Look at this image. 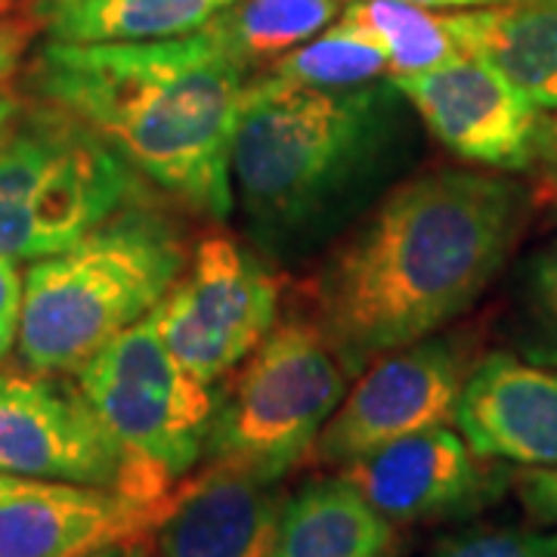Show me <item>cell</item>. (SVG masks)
Wrapping results in <instances>:
<instances>
[{
	"instance_id": "obj_1",
	"label": "cell",
	"mask_w": 557,
	"mask_h": 557,
	"mask_svg": "<svg viewBox=\"0 0 557 557\" xmlns=\"http://www.w3.org/2000/svg\"><path fill=\"white\" fill-rule=\"evenodd\" d=\"M527 211L530 189L493 171L399 180L329 245L307 313L357 379L468 313L511 258Z\"/></svg>"
},
{
	"instance_id": "obj_2",
	"label": "cell",
	"mask_w": 557,
	"mask_h": 557,
	"mask_svg": "<svg viewBox=\"0 0 557 557\" xmlns=\"http://www.w3.org/2000/svg\"><path fill=\"white\" fill-rule=\"evenodd\" d=\"M421 134L394 78L319 90L278 75L245 87L233 143V201L273 263L329 248L416 161Z\"/></svg>"
},
{
	"instance_id": "obj_3",
	"label": "cell",
	"mask_w": 557,
	"mask_h": 557,
	"mask_svg": "<svg viewBox=\"0 0 557 557\" xmlns=\"http://www.w3.org/2000/svg\"><path fill=\"white\" fill-rule=\"evenodd\" d=\"M248 65L211 22L164 40H47L28 87L186 208L233 214V143Z\"/></svg>"
},
{
	"instance_id": "obj_4",
	"label": "cell",
	"mask_w": 557,
	"mask_h": 557,
	"mask_svg": "<svg viewBox=\"0 0 557 557\" xmlns=\"http://www.w3.org/2000/svg\"><path fill=\"white\" fill-rule=\"evenodd\" d=\"M180 226L152 205H127L22 282L16 350L40 375H78L109 341L146 319L189 267Z\"/></svg>"
},
{
	"instance_id": "obj_5",
	"label": "cell",
	"mask_w": 557,
	"mask_h": 557,
	"mask_svg": "<svg viewBox=\"0 0 557 557\" xmlns=\"http://www.w3.org/2000/svg\"><path fill=\"white\" fill-rule=\"evenodd\" d=\"M139 174L78 119L38 100L0 143V255L40 260L139 199Z\"/></svg>"
},
{
	"instance_id": "obj_6",
	"label": "cell",
	"mask_w": 557,
	"mask_h": 557,
	"mask_svg": "<svg viewBox=\"0 0 557 557\" xmlns=\"http://www.w3.org/2000/svg\"><path fill=\"white\" fill-rule=\"evenodd\" d=\"M78 387L124 456L121 493L164 502L205 458L218 397L164 347L152 313L87 359Z\"/></svg>"
},
{
	"instance_id": "obj_7",
	"label": "cell",
	"mask_w": 557,
	"mask_h": 557,
	"mask_svg": "<svg viewBox=\"0 0 557 557\" xmlns=\"http://www.w3.org/2000/svg\"><path fill=\"white\" fill-rule=\"evenodd\" d=\"M350 379L317 319L307 310L285 313L226 381L205 456L263 480H282L310 458Z\"/></svg>"
},
{
	"instance_id": "obj_8",
	"label": "cell",
	"mask_w": 557,
	"mask_h": 557,
	"mask_svg": "<svg viewBox=\"0 0 557 557\" xmlns=\"http://www.w3.org/2000/svg\"><path fill=\"white\" fill-rule=\"evenodd\" d=\"M282 285L263 255L214 233L152 310L164 347L205 384L236 372L278 322Z\"/></svg>"
},
{
	"instance_id": "obj_9",
	"label": "cell",
	"mask_w": 557,
	"mask_h": 557,
	"mask_svg": "<svg viewBox=\"0 0 557 557\" xmlns=\"http://www.w3.org/2000/svg\"><path fill=\"white\" fill-rule=\"evenodd\" d=\"M468 372V354L440 335L372 359L319 431L310 458L344 468L387 443L456 424Z\"/></svg>"
},
{
	"instance_id": "obj_10",
	"label": "cell",
	"mask_w": 557,
	"mask_h": 557,
	"mask_svg": "<svg viewBox=\"0 0 557 557\" xmlns=\"http://www.w3.org/2000/svg\"><path fill=\"white\" fill-rule=\"evenodd\" d=\"M394 84L456 159L505 174L536 168L545 115L490 65L461 53L431 72L397 75Z\"/></svg>"
},
{
	"instance_id": "obj_11",
	"label": "cell",
	"mask_w": 557,
	"mask_h": 557,
	"mask_svg": "<svg viewBox=\"0 0 557 557\" xmlns=\"http://www.w3.org/2000/svg\"><path fill=\"white\" fill-rule=\"evenodd\" d=\"M124 468L78 381L0 369V471L121 490Z\"/></svg>"
},
{
	"instance_id": "obj_12",
	"label": "cell",
	"mask_w": 557,
	"mask_h": 557,
	"mask_svg": "<svg viewBox=\"0 0 557 557\" xmlns=\"http://www.w3.org/2000/svg\"><path fill=\"white\" fill-rule=\"evenodd\" d=\"M168 502L121 490L0 471V557H81L112 545H146Z\"/></svg>"
},
{
	"instance_id": "obj_13",
	"label": "cell",
	"mask_w": 557,
	"mask_h": 557,
	"mask_svg": "<svg viewBox=\"0 0 557 557\" xmlns=\"http://www.w3.org/2000/svg\"><path fill=\"white\" fill-rule=\"evenodd\" d=\"M366 502L391 523L465 518L498 493L502 474L449 424L381 446L341 468Z\"/></svg>"
},
{
	"instance_id": "obj_14",
	"label": "cell",
	"mask_w": 557,
	"mask_h": 557,
	"mask_svg": "<svg viewBox=\"0 0 557 557\" xmlns=\"http://www.w3.org/2000/svg\"><path fill=\"white\" fill-rule=\"evenodd\" d=\"M285 502L278 480L208 461L196 478L174 486L152 533L156 552L159 557H273Z\"/></svg>"
},
{
	"instance_id": "obj_15",
	"label": "cell",
	"mask_w": 557,
	"mask_h": 557,
	"mask_svg": "<svg viewBox=\"0 0 557 557\" xmlns=\"http://www.w3.org/2000/svg\"><path fill=\"white\" fill-rule=\"evenodd\" d=\"M456 428L490 461L557 468V366L483 357L465 379Z\"/></svg>"
},
{
	"instance_id": "obj_16",
	"label": "cell",
	"mask_w": 557,
	"mask_h": 557,
	"mask_svg": "<svg viewBox=\"0 0 557 557\" xmlns=\"http://www.w3.org/2000/svg\"><path fill=\"white\" fill-rule=\"evenodd\" d=\"M458 50L542 112H557V0H511L443 16Z\"/></svg>"
},
{
	"instance_id": "obj_17",
	"label": "cell",
	"mask_w": 557,
	"mask_h": 557,
	"mask_svg": "<svg viewBox=\"0 0 557 557\" xmlns=\"http://www.w3.org/2000/svg\"><path fill=\"white\" fill-rule=\"evenodd\" d=\"M391 527L341 474L313 480L285 502L273 557H384Z\"/></svg>"
},
{
	"instance_id": "obj_18",
	"label": "cell",
	"mask_w": 557,
	"mask_h": 557,
	"mask_svg": "<svg viewBox=\"0 0 557 557\" xmlns=\"http://www.w3.org/2000/svg\"><path fill=\"white\" fill-rule=\"evenodd\" d=\"M239 0H38L50 40H164L193 35Z\"/></svg>"
},
{
	"instance_id": "obj_19",
	"label": "cell",
	"mask_w": 557,
	"mask_h": 557,
	"mask_svg": "<svg viewBox=\"0 0 557 557\" xmlns=\"http://www.w3.org/2000/svg\"><path fill=\"white\" fill-rule=\"evenodd\" d=\"M338 25L379 47L391 78L421 75L461 57L446 20L412 0H347Z\"/></svg>"
},
{
	"instance_id": "obj_20",
	"label": "cell",
	"mask_w": 557,
	"mask_h": 557,
	"mask_svg": "<svg viewBox=\"0 0 557 557\" xmlns=\"http://www.w3.org/2000/svg\"><path fill=\"white\" fill-rule=\"evenodd\" d=\"M344 3L347 0H239L223 10L214 25L251 69L255 62L282 60L295 47L317 38L341 16Z\"/></svg>"
},
{
	"instance_id": "obj_21",
	"label": "cell",
	"mask_w": 557,
	"mask_h": 557,
	"mask_svg": "<svg viewBox=\"0 0 557 557\" xmlns=\"http://www.w3.org/2000/svg\"><path fill=\"white\" fill-rule=\"evenodd\" d=\"M270 72L304 87L350 90V87L379 81L381 75L391 72V65L372 40L359 38L341 25H332L329 32H322L276 60Z\"/></svg>"
},
{
	"instance_id": "obj_22",
	"label": "cell",
	"mask_w": 557,
	"mask_h": 557,
	"mask_svg": "<svg viewBox=\"0 0 557 557\" xmlns=\"http://www.w3.org/2000/svg\"><path fill=\"white\" fill-rule=\"evenodd\" d=\"M520 304L533 357L557 366V236L527 260Z\"/></svg>"
},
{
	"instance_id": "obj_23",
	"label": "cell",
	"mask_w": 557,
	"mask_h": 557,
	"mask_svg": "<svg viewBox=\"0 0 557 557\" xmlns=\"http://www.w3.org/2000/svg\"><path fill=\"white\" fill-rule=\"evenodd\" d=\"M428 557H557V533L474 530V533L443 539Z\"/></svg>"
},
{
	"instance_id": "obj_24",
	"label": "cell",
	"mask_w": 557,
	"mask_h": 557,
	"mask_svg": "<svg viewBox=\"0 0 557 557\" xmlns=\"http://www.w3.org/2000/svg\"><path fill=\"white\" fill-rule=\"evenodd\" d=\"M38 32L40 20L35 7L16 10V13H0V90L20 72L22 60H25V53H28Z\"/></svg>"
},
{
	"instance_id": "obj_25",
	"label": "cell",
	"mask_w": 557,
	"mask_h": 557,
	"mask_svg": "<svg viewBox=\"0 0 557 557\" xmlns=\"http://www.w3.org/2000/svg\"><path fill=\"white\" fill-rule=\"evenodd\" d=\"M520 505L542 527H557V468H527L515 478Z\"/></svg>"
},
{
	"instance_id": "obj_26",
	"label": "cell",
	"mask_w": 557,
	"mask_h": 557,
	"mask_svg": "<svg viewBox=\"0 0 557 557\" xmlns=\"http://www.w3.org/2000/svg\"><path fill=\"white\" fill-rule=\"evenodd\" d=\"M22 282L25 278L16 270V260L0 255V359L13 350V344L20 338Z\"/></svg>"
},
{
	"instance_id": "obj_27",
	"label": "cell",
	"mask_w": 557,
	"mask_h": 557,
	"mask_svg": "<svg viewBox=\"0 0 557 557\" xmlns=\"http://www.w3.org/2000/svg\"><path fill=\"white\" fill-rule=\"evenodd\" d=\"M536 201L557 214V112L545 115L542 146H539Z\"/></svg>"
},
{
	"instance_id": "obj_28",
	"label": "cell",
	"mask_w": 557,
	"mask_h": 557,
	"mask_svg": "<svg viewBox=\"0 0 557 557\" xmlns=\"http://www.w3.org/2000/svg\"><path fill=\"white\" fill-rule=\"evenodd\" d=\"M22 100L16 94H10V90H0V143L10 137V131L16 127V121L22 115Z\"/></svg>"
},
{
	"instance_id": "obj_29",
	"label": "cell",
	"mask_w": 557,
	"mask_h": 557,
	"mask_svg": "<svg viewBox=\"0 0 557 557\" xmlns=\"http://www.w3.org/2000/svg\"><path fill=\"white\" fill-rule=\"evenodd\" d=\"M418 7H458V10H474V7H493V3H511V0H412Z\"/></svg>"
},
{
	"instance_id": "obj_30",
	"label": "cell",
	"mask_w": 557,
	"mask_h": 557,
	"mask_svg": "<svg viewBox=\"0 0 557 557\" xmlns=\"http://www.w3.org/2000/svg\"><path fill=\"white\" fill-rule=\"evenodd\" d=\"M139 545H112V548H100V552H90V555L81 557H137Z\"/></svg>"
},
{
	"instance_id": "obj_31",
	"label": "cell",
	"mask_w": 557,
	"mask_h": 557,
	"mask_svg": "<svg viewBox=\"0 0 557 557\" xmlns=\"http://www.w3.org/2000/svg\"><path fill=\"white\" fill-rule=\"evenodd\" d=\"M16 10H32L28 0H0V13H16Z\"/></svg>"
}]
</instances>
